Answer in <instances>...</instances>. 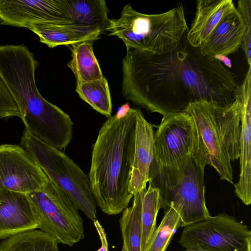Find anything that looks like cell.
<instances>
[{
  "label": "cell",
  "instance_id": "obj_1",
  "mask_svg": "<svg viewBox=\"0 0 251 251\" xmlns=\"http://www.w3.org/2000/svg\"><path fill=\"white\" fill-rule=\"evenodd\" d=\"M122 64L123 97L163 116L184 112L201 100L222 106L235 100L236 74L214 57L202 54L186 36L165 53L127 48Z\"/></svg>",
  "mask_w": 251,
  "mask_h": 251
},
{
  "label": "cell",
  "instance_id": "obj_2",
  "mask_svg": "<svg viewBox=\"0 0 251 251\" xmlns=\"http://www.w3.org/2000/svg\"><path fill=\"white\" fill-rule=\"evenodd\" d=\"M138 109L119 110L101 126L93 147L88 175L96 204L106 214L117 215L128 207Z\"/></svg>",
  "mask_w": 251,
  "mask_h": 251
},
{
  "label": "cell",
  "instance_id": "obj_3",
  "mask_svg": "<svg viewBox=\"0 0 251 251\" xmlns=\"http://www.w3.org/2000/svg\"><path fill=\"white\" fill-rule=\"evenodd\" d=\"M184 112L193 125L192 157L204 170L208 165L219 174L221 180L233 183L231 162L240 154V104L237 100L222 106L201 100L190 103Z\"/></svg>",
  "mask_w": 251,
  "mask_h": 251
},
{
  "label": "cell",
  "instance_id": "obj_4",
  "mask_svg": "<svg viewBox=\"0 0 251 251\" xmlns=\"http://www.w3.org/2000/svg\"><path fill=\"white\" fill-rule=\"evenodd\" d=\"M120 16L110 19L106 31L121 39L126 48L165 53L176 48L188 30L181 3L157 14L140 13L127 4Z\"/></svg>",
  "mask_w": 251,
  "mask_h": 251
},
{
  "label": "cell",
  "instance_id": "obj_5",
  "mask_svg": "<svg viewBox=\"0 0 251 251\" xmlns=\"http://www.w3.org/2000/svg\"><path fill=\"white\" fill-rule=\"evenodd\" d=\"M148 182L159 190L161 208L166 211L173 205L179 215L181 227L210 216L205 200L204 170L193 158L178 169L150 168Z\"/></svg>",
  "mask_w": 251,
  "mask_h": 251
},
{
  "label": "cell",
  "instance_id": "obj_6",
  "mask_svg": "<svg viewBox=\"0 0 251 251\" xmlns=\"http://www.w3.org/2000/svg\"><path fill=\"white\" fill-rule=\"evenodd\" d=\"M20 146L43 170L49 179L64 191L90 220L97 219L96 203L88 175L62 151L30 134L25 130Z\"/></svg>",
  "mask_w": 251,
  "mask_h": 251
},
{
  "label": "cell",
  "instance_id": "obj_7",
  "mask_svg": "<svg viewBox=\"0 0 251 251\" xmlns=\"http://www.w3.org/2000/svg\"><path fill=\"white\" fill-rule=\"evenodd\" d=\"M41 230L58 244L72 246L84 238L82 219L69 197L49 179L41 190L26 194Z\"/></svg>",
  "mask_w": 251,
  "mask_h": 251
},
{
  "label": "cell",
  "instance_id": "obj_8",
  "mask_svg": "<svg viewBox=\"0 0 251 251\" xmlns=\"http://www.w3.org/2000/svg\"><path fill=\"white\" fill-rule=\"evenodd\" d=\"M178 243L185 249L251 251V231L234 217L219 213L184 227Z\"/></svg>",
  "mask_w": 251,
  "mask_h": 251
},
{
  "label": "cell",
  "instance_id": "obj_9",
  "mask_svg": "<svg viewBox=\"0 0 251 251\" xmlns=\"http://www.w3.org/2000/svg\"><path fill=\"white\" fill-rule=\"evenodd\" d=\"M193 125L182 112L163 116L154 134L153 159L150 168L178 169L192 158Z\"/></svg>",
  "mask_w": 251,
  "mask_h": 251
},
{
  "label": "cell",
  "instance_id": "obj_10",
  "mask_svg": "<svg viewBox=\"0 0 251 251\" xmlns=\"http://www.w3.org/2000/svg\"><path fill=\"white\" fill-rule=\"evenodd\" d=\"M49 178L21 146H0V190L25 194L43 189Z\"/></svg>",
  "mask_w": 251,
  "mask_h": 251
},
{
  "label": "cell",
  "instance_id": "obj_11",
  "mask_svg": "<svg viewBox=\"0 0 251 251\" xmlns=\"http://www.w3.org/2000/svg\"><path fill=\"white\" fill-rule=\"evenodd\" d=\"M36 22L74 24L67 0H0L1 25L25 27Z\"/></svg>",
  "mask_w": 251,
  "mask_h": 251
},
{
  "label": "cell",
  "instance_id": "obj_12",
  "mask_svg": "<svg viewBox=\"0 0 251 251\" xmlns=\"http://www.w3.org/2000/svg\"><path fill=\"white\" fill-rule=\"evenodd\" d=\"M251 67H249L234 98L240 104L241 133L240 174L234 184L235 193L246 205L251 203Z\"/></svg>",
  "mask_w": 251,
  "mask_h": 251
},
{
  "label": "cell",
  "instance_id": "obj_13",
  "mask_svg": "<svg viewBox=\"0 0 251 251\" xmlns=\"http://www.w3.org/2000/svg\"><path fill=\"white\" fill-rule=\"evenodd\" d=\"M38 227L33 208L26 194L0 190V239Z\"/></svg>",
  "mask_w": 251,
  "mask_h": 251
},
{
  "label": "cell",
  "instance_id": "obj_14",
  "mask_svg": "<svg viewBox=\"0 0 251 251\" xmlns=\"http://www.w3.org/2000/svg\"><path fill=\"white\" fill-rule=\"evenodd\" d=\"M154 134L151 125L138 109L136 118L135 147L129 193L133 196L146 188L153 159Z\"/></svg>",
  "mask_w": 251,
  "mask_h": 251
},
{
  "label": "cell",
  "instance_id": "obj_15",
  "mask_svg": "<svg viewBox=\"0 0 251 251\" xmlns=\"http://www.w3.org/2000/svg\"><path fill=\"white\" fill-rule=\"evenodd\" d=\"M247 25L235 7L225 16L199 47L203 55L214 57L227 56L241 46Z\"/></svg>",
  "mask_w": 251,
  "mask_h": 251
},
{
  "label": "cell",
  "instance_id": "obj_16",
  "mask_svg": "<svg viewBox=\"0 0 251 251\" xmlns=\"http://www.w3.org/2000/svg\"><path fill=\"white\" fill-rule=\"evenodd\" d=\"M196 8L186 38L191 46L199 48L222 19L235 7L232 0H199Z\"/></svg>",
  "mask_w": 251,
  "mask_h": 251
},
{
  "label": "cell",
  "instance_id": "obj_17",
  "mask_svg": "<svg viewBox=\"0 0 251 251\" xmlns=\"http://www.w3.org/2000/svg\"><path fill=\"white\" fill-rule=\"evenodd\" d=\"M25 27L38 35L40 42L50 48L84 41L94 42L101 34L98 30L74 24L57 25L36 22L29 23Z\"/></svg>",
  "mask_w": 251,
  "mask_h": 251
},
{
  "label": "cell",
  "instance_id": "obj_18",
  "mask_svg": "<svg viewBox=\"0 0 251 251\" xmlns=\"http://www.w3.org/2000/svg\"><path fill=\"white\" fill-rule=\"evenodd\" d=\"M70 17L74 24L106 31L110 19L104 0H67Z\"/></svg>",
  "mask_w": 251,
  "mask_h": 251
},
{
  "label": "cell",
  "instance_id": "obj_19",
  "mask_svg": "<svg viewBox=\"0 0 251 251\" xmlns=\"http://www.w3.org/2000/svg\"><path fill=\"white\" fill-rule=\"evenodd\" d=\"M93 42L84 41L72 45V59L68 66L75 75L76 84L104 76L93 51Z\"/></svg>",
  "mask_w": 251,
  "mask_h": 251
},
{
  "label": "cell",
  "instance_id": "obj_20",
  "mask_svg": "<svg viewBox=\"0 0 251 251\" xmlns=\"http://www.w3.org/2000/svg\"><path fill=\"white\" fill-rule=\"evenodd\" d=\"M58 243L41 230L14 235L0 242V251H58Z\"/></svg>",
  "mask_w": 251,
  "mask_h": 251
},
{
  "label": "cell",
  "instance_id": "obj_21",
  "mask_svg": "<svg viewBox=\"0 0 251 251\" xmlns=\"http://www.w3.org/2000/svg\"><path fill=\"white\" fill-rule=\"evenodd\" d=\"M133 198L132 205L122 212L120 226L126 251H141V191Z\"/></svg>",
  "mask_w": 251,
  "mask_h": 251
},
{
  "label": "cell",
  "instance_id": "obj_22",
  "mask_svg": "<svg viewBox=\"0 0 251 251\" xmlns=\"http://www.w3.org/2000/svg\"><path fill=\"white\" fill-rule=\"evenodd\" d=\"M76 92L79 97L98 112L109 117L112 104L107 80L102 78L76 84Z\"/></svg>",
  "mask_w": 251,
  "mask_h": 251
},
{
  "label": "cell",
  "instance_id": "obj_23",
  "mask_svg": "<svg viewBox=\"0 0 251 251\" xmlns=\"http://www.w3.org/2000/svg\"><path fill=\"white\" fill-rule=\"evenodd\" d=\"M141 193V251H143L156 227V218L161 205L158 189L149 184L148 188L142 191Z\"/></svg>",
  "mask_w": 251,
  "mask_h": 251
},
{
  "label": "cell",
  "instance_id": "obj_24",
  "mask_svg": "<svg viewBox=\"0 0 251 251\" xmlns=\"http://www.w3.org/2000/svg\"><path fill=\"white\" fill-rule=\"evenodd\" d=\"M181 225L179 215L173 205L171 204L165 211L162 221L143 251H166L174 234Z\"/></svg>",
  "mask_w": 251,
  "mask_h": 251
},
{
  "label": "cell",
  "instance_id": "obj_25",
  "mask_svg": "<svg viewBox=\"0 0 251 251\" xmlns=\"http://www.w3.org/2000/svg\"><path fill=\"white\" fill-rule=\"evenodd\" d=\"M18 117L21 114L17 104L0 76V119Z\"/></svg>",
  "mask_w": 251,
  "mask_h": 251
},
{
  "label": "cell",
  "instance_id": "obj_26",
  "mask_svg": "<svg viewBox=\"0 0 251 251\" xmlns=\"http://www.w3.org/2000/svg\"><path fill=\"white\" fill-rule=\"evenodd\" d=\"M236 9L245 23L247 28H251V0H239Z\"/></svg>",
  "mask_w": 251,
  "mask_h": 251
},
{
  "label": "cell",
  "instance_id": "obj_27",
  "mask_svg": "<svg viewBox=\"0 0 251 251\" xmlns=\"http://www.w3.org/2000/svg\"><path fill=\"white\" fill-rule=\"evenodd\" d=\"M251 28H248L244 35L241 46L249 66H251Z\"/></svg>",
  "mask_w": 251,
  "mask_h": 251
},
{
  "label": "cell",
  "instance_id": "obj_28",
  "mask_svg": "<svg viewBox=\"0 0 251 251\" xmlns=\"http://www.w3.org/2000/svg\"><path fill=\"white\" fill-rule=\"evenodd\" d=\"M93 222L101 244V247L96 251H109L108 243L104 229L97 219L94 220Z\"/></svg>",
  "mask_w": 251,
  "mask_h": 251
},
{
  "label": "cell",
  "instance_id": "obj_29",
  "mask_svg": "<svg viewBox=\"0 0 251 251\" xmlns=\"http://www.w3.org/2000/svg\"><path fill=\"white\" fill-rule=\"evenodd\" d=\"M214 58L221 62L226 67L231 68L232 66L230 59L227 56L217 55L215 56Z\"/></svg>",
  "mask_w": 251,
  "mask_h": 251
},
{
  "label": "cell",
  "instance_id": "obj_30",
  "mask_svg": "<svg viewBox=\"0 0 251 251\" xmlns=\"http://www.w3.org/2000/svg\"><path fill=\"white\" fill-rule=\"evenodd\" d=\"M209 251L205 250H202V249H185L184 251Z\"/></svg>",
  "mask_w": 251,
  "mask_h": 251
}]
</instances>
